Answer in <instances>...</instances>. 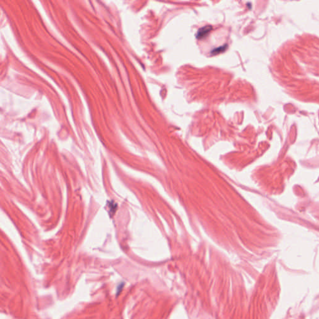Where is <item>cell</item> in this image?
I'll return each instance as SVG.
<instances>
[{
	"mask_svg": "<svg viewBox=\"0 0 319 319\" xmlns=\"http://www.w3.org/2000/svg\"><path fill=\"white\" fill-rule=\"evenodd\" d=\"M211 30H212V26H205L204 27H203L198 30L197 34H196V37L198 39V40H201V39L204 38L209 33V32Z\"/></svg>",
	"mask_w": 319,
	"mask_h": 319,
	"instance_id": "cell-1",
	"label": "cell"
},
{
	"mask_svg": "<svg viewBox=\"0 0 319 319\" xmlns=\"http://www.w3.org/2000/svg\"><path fill=\"white\" fill-rule=\"evenodd\" d=\"M226 47H227L226 44H225L223 46H221V47H219L218 48H216V49H215L213 51H212V52L211 53L213 55H216L217 54H219V53H220L221 52L224 51L225 50H226Z\"/></svg>",
	"mask_w": 319,
	"mask_h": 319,
	"instance_id": "cell-2",
	"label": "cell"
}]
</instances>
